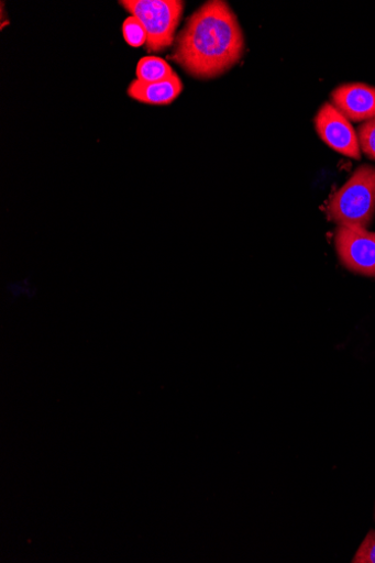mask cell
Returning a JSON list of instances; mask_svg holds the SVG:
<instances>
[{"label":"cell","instance_id":"obj_1","mask_svg":"<svg viewBox=\"0 0 375 563\" xmlns=\"http://www.w3.org/2000/svg\"><path fill=\"white\" fill-rule=\"evenodd\" d=\"M245 38L235 13L223 0H211L187 21L173 60L197 79L218 78L240 63Z\"/></svg>","mask_w":375,"mask_h":563},{"label":"cell","instance_id":"obj_11","mask_svg":"<svg viewBox=\"0 0 375 563\" xmlns=\"http://www.w3.org/2000/svg\"><path fill=\"white\" fill-rule=\"evenodd\" d=\"M352 563H375V530L370 531L357 548Z\"/></svg>","mask_w":375,"mask_h":563},{"label":"cell","instance_id":"obj_3","mask_svg":"<svg viewBox=\"0 0 375 563\" xmlns=\"http://www.w3.org/2000/svg\"><path fill=\"white\" fill-rule=\"evenodd\" d=\"M120 4L137 19L147 33V53H163L175 41L185 3L178 0H124Z\"/></svg>","mask_w":375,"mask_h":563},{"label":"cell","instance_id":"obj_9","mask_svg":"<svg viewBox=\"0 0 375 563\" xmlns=\"http://www.w3.org/2000/svg\"><path fill=\"white\" fill-rule=\"evenodd\" d=\"M356 133L361 151L370 161L375 162V118L362 123Z\"/></svg>","mask_w":375,"mask_h":563},{"label":"cell","instance_id":"obj_7","mask_svg":"<svg viewBox=\"0 0 375 563\" xmlns=\"http://www.w3.org/2000/svg\"><path fill=\"white\" fill-rule=\"evenodd\" d=\"M183 90L184 84L176 74L167 80L152 84H145L136 79L131 82L128 93L131 98L143 102V104L169 106L180 96Z\"/></svg>","mask_w":375,"mask_h":563},{"label":"cell","instance_id":"obj_6","mask_svg":"<svg viewBox=\"0 0 375 563\" xmlns=\"http://www.w3.org/2000/svg\"><path fill=\"white\" fill-rule=\"evenodd\" d=\"M331 102L351 123H364L375 118V87L344 84L331 93Z\"/></svg>","mask_w":375,"mask_h":563},{"label":"cell","instance_id":"obj_4","mask_svg":"<svg viewBox=\"0 0 375 563\" xmlns=\"http://www.w3.org/2000/svg\"><path fill=\"white\" fill-rule=\"evenodd\" d=\"M335 247L341 264L351 273L375 277V232L339 227Z\"/></svg>","mask_w":375,"mask_h":563},{"label":"cell","instance_id":"obj_8","mask_svg":"<svg viewBox=\"0 0 375 563\" xmlns=\"http://www.w3.org/2000/svg\"><path fill=\"white\" fill-rule=\"evenodd\" d=\"M174 75L176 73L170 65L158 57H145L139 62L136 68L137 80L145 84L164 81Z\"/></svg>","mask_w":375,"mask_h":563},{"label":"cell","instance_id":"obj_5","mask_svg":"<svg viewBox=\"0 0 375 563\" xmlns=\"http://www.w3.org/2000/svg\"><path fill=\"white\" fill-rule=\"evenodd\" d=\"M313 122L321 141L341 155L361 161L362 151L357 133L351 122L334 108L332 102H327L319 109Z\"/></svg>","mask_w":375,"mask_h":563},{"label":"cell","instance_id":"obj_2","mask_svg":"<svg viewBox=\"0 0 375 563\" xmlns=\"http://www.w3.org/2000/svg\"><path fill=\"white\" fill-rule=\"evenodd\" d=\"M327 214L339 227L367 230L375 214V166L359 167L333 195Z\"/></svg>","mask_w":375,"mask_h":563},{"label":"cell","instance_id":"obj_10","mask_svg":"<svg viewBox=\"0 0 375 563\" xmlns=\"http://www.w3.org/2000/svg\"><path fill=\"white\" fill-rule=\"evenodd\" d=\"M123 36L129 45L133 47H141L146 44L147 33L142 23L131 16L123 24Z\"/></svg>","mask_w":375,"mask_h":563}]
</instances>
